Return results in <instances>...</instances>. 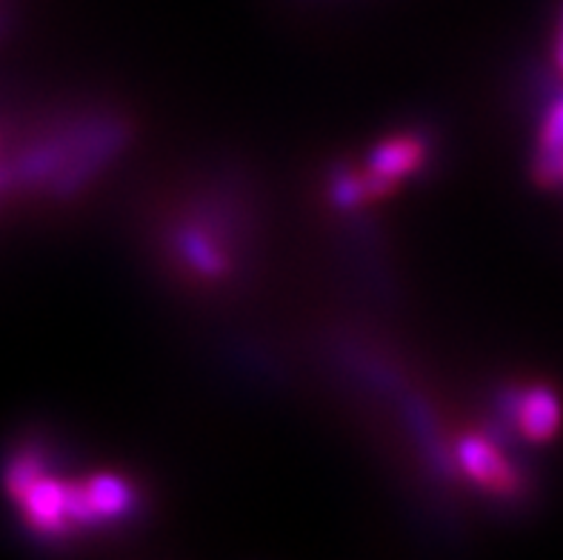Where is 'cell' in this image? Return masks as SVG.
Returning <instances> with one entry per match:
<instances>
[{"mask_svg":"<svg viewBox=\"0 0 563 560\" xmlns=\"http://www.w3.org/2000/svg\"><path fill=\"white\" fill-rule=\"evenodd\" d=\"M421 143L409 141V138H400V141L386 143L380 146V152L375 155V166H372V178H398L400 172H412L421 161Z\"/></svg>","mask_w":563,"mask_h":560,"instance_id":"obj_4","label":"cell"},{"mask_svg":"<svg viewBox=\"0 0 563 560\" xmlns=\"http://www.w3.org/2000/svg\"><path fill=\"white\" fill-rule=\"evenodd\" d=\"M518 420H521V429L529 438L547 440L555 435L558 424H561V406H558L552 392L532 389L518 404Z\"/></svg>","mask_w":563,"mask_h":560,"instance_id":"obj_3","label":"cell"},{"mask_svg":"<svg viewBox=\"0 0 563 560\" xmlns=\"http://www.w3.org/2000/svg\"><path fill=\"white\" fill-rule=\"evenodd\" d=\"M41 475H43V463H41V458H37V454H32V452L18 454V458H14V461L9 463V469H7L9 495L18 501V497H21L23 492H26L29 486H32V483H35Z\"/></svg>","mask_w":563,"mask_h":560,"instance_id":"obj_6","label":"cell"},{"mask_svg":"<svg viewBox=\"0 0 563 560\" xmlns=\"http://www.w3.org/2000/svg\"><path fill=\"white\" fill-rule=\"evenodd\" d=\"M89 506H92L95 524L109 518H123L132 509V486L123 477L95 475L84 483Z\"/></svg>","mask_w":563,"mask_h":560,"instance_id":"obj_2","label":"cell"},{"mask_svg":"<svg viewBox=\"0 0 563 560\" xmlns=\"http://www.w3.org/2000/svg\"><path fill=\"white\" fill-rule=\"evenodd\" d=\"M23 515L32 524V529L43 535L64 532L69 524L66 515V483L55 481L49 475H41L21 497H18Z\"/></svg>","mask_w":563,"mask_h":560,"instance_id":"obj_1","label":"cell"},{"mask_svg":"<svg viewBox=\"0 0 563 560\" xmlns=\"http://www.w3.org/2000/svg\"><path fill=\"white\" fill-rule=\"evenodd\" d=\"M464 463L472 475L484 483H498L500 475H504V472H500L504 463L495 458L493 449L486 447V443H478V440H470L464 447Z\"/></svg>","mask_w":563,"mask_h":560,"instance_id":"obj_5","label":"cell"}]
</instances>
